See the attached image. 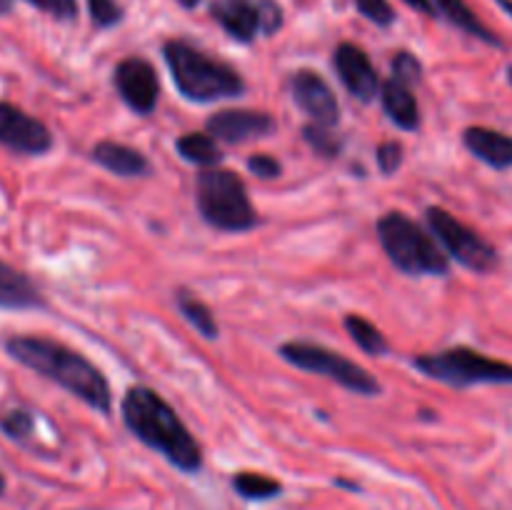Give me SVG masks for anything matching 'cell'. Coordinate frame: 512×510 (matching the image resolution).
Here are the masks:
<instances>
[{"mask_svg":"<svg viewBox=\"0 0 512 510\" xmlns=\"http://www.w3.org/2000/svg\"><path fill=\"white\" fill-rule=\"evenodd\" d=\"M283 360L290 365L308 373L325 375V378L335 380L343 388L353 390L358 395H378L380 383L363 368V365L353 363L345 355L335 353V350L323 348V345L305 343V340H293V343H283L278 350Z\"/></svg>","mask_w":512,"mask_h":510,"instance_id":"7","label":"cell"},{"mask_svg":"<svg viewBox=\"0 0 512 510\" xmlns=\"http://www.w3.org/2000/svg\"><path fill=\"white\" fill-rule=\"evenodd\" d=\"M28 3L58 20H73L75 13H78V3L75 0H28Z\"/></svg>","mask_w":512,"mask_h":510,"instance_id":"29","label":"cell"},{"mask_svg":"<svg viewBox=\"0 0 512 510\" xmlns=\"http://www.w3.org/2000/svg\"><path fill=\"white\" fill-rule=\"evenodd\" d=\"M380 103H383L385 113L390 115L398 128L403 130H418L420 125V108L415 95L410 93V85L398 83L395 78L385 80L380 85Z\"/></svg>","mask_w":512,"mask_h":510,"instance_id":"17","label":"cell"},{"mask_svg":"<svg viewBox=\"0 0 512 510\" xmlns=\"http://www.w3.org/2000/svg\"><path fill=\"white\" fill-rule=\"evenodd\" d=\"M303 138L305 143H308L315 153L323 155V158H335V155L343 150V140L333 133V128H325V125H305Z\"/></svg>","mask_w":512,"mask_h":510,"instance_id":"24","label":"cell"},{"mask_svg":"<svg viewBox=\"0 0 512 510\" xmlns=\"http://www.w3.org/2000/svg\"><path fill=\"white\" fill-rule=\"evenodd\" d=\"M415 368L443 383L478 385V383H512V365L488 358L473 348H450L415 358Z\"/></svg>","mask_w":512,"mask_h":510,"instance_id":"6","label":"cell"},{"mask_svg":"<svg viewBox=\"0 0 512 510\" xmlns=\"http://www.w3.org/2000/svg\"><path fill=\"white\" fill-rule=\"evenodd\" d=\"M465 148L483 163L493 165V168L505 170L512 168V138L500 133V130L483 128V125H473L465 130L463 135Z\"/></svg>","mask_w":512,"mask_h":510,"instance_id":"15","label":"cell"},{"mask_svg":"<svg viewBox=\"0 0 512 510\" xmlns=\"http://www.w3.org/2000/svg\"><path fill=\"white\" fill-rule=\"evenodd\" d=\"M508 80H510V85H512V65H510V70H508Z\"/></svg>","mask_w":512,"mask_h":510,"instance_id":"37","label":"cell"},{"mask_svg":"<svg viewBox=\"0 0 512 510\" xmlns=\"http://www.w3.org/2000/svg\"><path fill=\"white\" fill-rule=\"evenodd\" d=\"M120 410H123V420L130 433L153 450L163 453L175 468H180L183 473L200 470L203 450H200L198 440L190 435L178 413L155 390L135 385L125 393Z\"/></svg>","mask_w":512,"mask_h":510,"instance_id":"2","label":"cell"},{"mask_svg":"<svg viewBox=\"0 0 512 510\" xmlns=\"http://www.w3.org/2000/svg\"><path fill=\"white\" fill-rule=\"evenodd\" d=\"M333 65L350 95H355L363 103H370L378 95L383 83H380L378 73H375L373 63L363 48L353 43H340L333 53Z\"/></svg>","mask_w":512,"mask_h":510,"instance_id":"13","label":"cell"},{"mask_svg":"<svg viewBox=\"0 0 512 510\" xmlns=\"http://www.w3.org/2000/svg\"><path fill=\"white\" fill-rule=\"evenodd\" d=\"M275 130V120L260 110H220L208 120V133L225 143H248Z\"/></svg>","mask_w":512,"mask_h":510,"instance_id":"14","label":"cell"},{"mask_svg":"<svg viewBox=\"0 0 512 510\" xmlns=\"http://www.w3.org/2000/svg\"><path fill=\"white\" fill-rule=\"evenodd\" d=\"M198 208L205 223L225 233H243L258 225V213L250 203L243 178L233 170L205 168L195 183Z\"/></svg>","mask_w":512,"mask_h":510,"instance_id":"4","label":"cell"},{"mask_svg":"<svg viewBox=\"0 0 512 510\" xmlns=\"http://www.w3.org/2000/svg\"><path fill=\"white\" fill-rule=\"evenodd\" d=\"M180 5H185V8H195V5L200 3V0H178Z\"/></svg>","mask_w":512,"mask_h":510,"instance_id":"35","label":"cell"},{"mask_svg":"<svg viewBox=\"0 0 512 510\" xmlns=\"http://www.w3.org/2000/svg\"><path fill=\"white\" fill-rule=\"evenodd\" d=\"M115 88H118L120 98L125 100L130 110H135L138 115H150L158 105L160 95V83L155 68L145 58H125L120 60L118 68H115Z\"/></svg>","mask_w":512,"mask_h":510,"instance_id":"10","label":"cell"},{"mask_svg":"<svg viewBox=\"0 0 512 510\" xmlns=\"http://www.w3.org/2000/svg\"><path fill=\"white\" fill-rule=\"evenodd\" d=\"M178 153L183 155L188 163L200 165V168H213L223 160V153H220L218 143H215L213 135L205 133H188L178 140Z\"/></svg>","mask_w":512,"mask_h":510,"instance_id":"21","label":"cell"},{"mask_svg":"<svg viewBox=\"0 0 512 510\" xmlns=\"http://www.w3.org/2000/svg\"><path fill=\"white\" fill-rule=\"evenodd\" d=\"M93 160L105 170L123 178H145L150 175V163L140 150L130 145L115 143V140H100L93 148Z\"/></svg>","mask_w":512,"mask_h":510,"instance_id":"16","label":"cell"},{"mask_svg":"<svg viewBox=\"0 0 512 510\" xmlns=\"http://www.w3.org/2000/svg\"><path fill=\"white\" fill-rule=\"evenodd\" d=\"M403 3H408L410 8L420 10V13H425V15H433L435 13V5L430 3V0H403Z\"/></svg>","mask_w":512,"mask_h":510,"instance_id":"32","label":"cell"},{"mask_svg":"<svg viewBox=\"0 0 512 510\" xmlns=\"http://www.w3.org/2000/svg\"><path fill=\"white\" fill-rule=\"evenodd\" d=\"M400 163H403V145H400L398 140H388V143L380 145L378 165L385 175L395 173V170L400 168Z\"/></svg>","mask_w":512,"mask_h":510,"instance_id":"30","label":"cell"},{"mask_svg":"<svg viewBox=\"0 0 512 510\" xmlns=\"http://www.w3.org/2000/svg\"><path fill=\"white\" fill-rule=\"evenodd\" d=\"M420 73H423V65H420V60L415 58V55L398 53L393 58V78L398 80V83H405V85L418 83Z\"/></svg>","mask_w":512,"mask_h":510,"instance_id":"26","label":"cell"},{"mask_svg":"<svg viewBox=\"0 0 512 510\" xmlns=\"http://www.w3.org/2000/svg\"><path fill=\"white\" fill-rule=\"evenodd\" d=\"M345 328H348V333L353 335L358 348L365 350V353L385 355L390 350L388 340H385V335L380 333L378 325L365 320L363 315H348V318H345Z\"/></svg>","mask_w":512,"mask_h":510,"instance_id":"22","label":"cell"},{"mask_svg":"<svg viewBox=\"0 0 512 510\" xmlns=\"http://www.w3.org/2000/svg\"><path fill=\"white\" fill-rule=\"evenodd\" d=\"M0 430L5 438L25 440L33 433V415L25 408H10L0 415Z\"/></svg>","mask_w":512,"mask_h":510,"instance_id":"25","label":"cell"},{"mask_svg":"<svg viewBox=\"0 0 512 510\" xmlns=\"http://www.w3.org/2000/svg\"><path fill=\"white\" fill-rule=\"evenodd\" d=\"M165 63L180 93L198 103H210L220 98H235L245 90L243 78L235 68L208 53L198 50L185 40L165 43Z\"/></svg>","mask_w":512,"mask_h":510,"instance_id":"3","label":"cell"},{"mask_svg":"<svg viewBox=\"0 0 512 510\" xmlns=\"http://www.w3.org/2000/svg\"><path fill=\"white\" fill-rule=\"evenodd\" d=\"M498 5L512 18V0H498Z\"/></svg>","mask_w":512,"mask_h":510,"instance_id":"33","label":"cell"},{"mask_svg":"<svg viewBox=\"0 0 512 510\" xmlns=\"http://www.w3.org/2000/svg\"><path fill=\"white\" fill-rule=\"evenodd\" d=\"M248 168H250V173L258 175V178H265V180L278 178V175L283 173V165H280L273 155H265V153L253 155V158L248 160Z\"/></svg>","mask_w":512,"mask_h":510,"instance_id":"31","label":"cell"},{"mask_svg":"<svg viewBox=\"0 0 512 510\" xmlns=\"http://www.w3.org/2000/svg\"><path fill=\"white\" fill-rule=\"evenodd\" d=\"M175 305L183 313V318L198 330L205 338H218V323H215V315L210 313L208 305L198 298L195 293H190L188 288H180L175 293Z\"/></svg>","mask_w":512,"mask_h":510,"instance_id":"20","label":"cell"},{"mask_svg":"<svg viewBox=\"0 0 512 510\" xmlns=\"http://www.w3.org/2000/svg\"><path fill=\"white\" fill-rule=\"evenodd\" d=\"M5 350L20 365L58 383L90 408L100 413H110L113 408V393L105 375L78 350L40 335H13L5 340Z\"/></svg>","mask_w":512,"mask_h":510,"instance_id":"1","label":"cell"},{"mask_svg":"<svg viewBox=\"0 0 512 510\" xmlns=\"http://www.w3.org/2000/svg\"><path fill=\"white\" fill-rule=\"evenodd\" d=\"M355 5H358V10L365 18L378 25H390L395 20V13L388 0H355Z\"/></svg>","mask_w":512,"mask_h":510,"instance_id":"28","label":"cell"},{"mask_svg":"<svg viewBox=\"0 0 512 510\" xmlns=\"http://www.w3.org/2000/svg\"><path fill=\"white\" fill-rule=\"evenodd\" d=\"M10 8H13V0H0V15L8 13Z\"/></svg>","mask_w":512,"mask_h":510,"instance_id":"34","label":"cell"},{"mask_svg":"<svg viewBox=\"0 0 512 510\" xmlns=\"http://www.w3.org/2000/svg\"><path fill=\"white\" fill-rule=\"evenodd\" d=\"M88 10L98 28H110V25H115L123 18V10H120L115 0H88Z\"/></svg>","mask_w":512,"mask_h":510,"instance_id":"27","label":"cell"},{"mask_svg":"<svg viewBox=\"0 0 512 510\" xmlns=\"http://www.w3.org/2000/svg\"><path fill=\"white\" fill-rule=\"evenodd\" d=\"M210 15L240 43H250L258 33H275L283 23V10L273 0H215Z\"/></svg>","mask_w":512,"mask_h":510,"instance_id":"9","label":"cell"},{"mask_svg":"<svg viewBox=\"0 0 512 510\" xmlns=\"http://www.w3.org/2000/svg\"><path fill=\"white\" fill-rule=\"evenodd\" d=\"M0 145L20 155H43L53 148V135L18 105L0 103Z\"/></svg>","mask_w":512,"mask_h":510,"instance_id":"11","label":"cell"},{"mask_svg":"<svg viewBox=\"0 0 512 510\" xmlns=\"http://www.w3.org/2000/svg\"><path fill=\"white\" fill-rule=\"evenodd\" d=\"M40 305H43V298L33 280L0 260V308L25 310L40 308Z\"/></svg>","mask_w":512,"mask_h":510,"instance_id":"18","label":"cell"},{"mask_svg":"<svg viewBox=\"0 0 512 510\" xmlns=\"http://www.w3.org/2000/svg\"><path fill=\"white\" fill-rule=\"evenodd\" d=\"M290 90H293L295 103L313 118V123L325 125V128H335L338 125L340 105L335 100L330 85L318 73H313V70H298L290 78Z\"/></svg>","mask_w":512,"mask_h":510,"instance_id":"12","label":"cell"},{"mask_svg":"<svg viewBox=\"0 0 512 510\" xmlns=\"http://www.w3.org/2000/svg\"><path fill=\"white\" fill-rule=\"evenodd\" d=\"M233 488L248 500H270L283 490L278 480L268 478L260 473H238L233 478Z\"/></svg>","mask_w":512,"mask_h":510,"instance_id":"23","label":"cell"},{"mask_svg":"<svg viewBox=\"0 0 512 510\" xmlns=\"http://www.w3.org/2000/svg\"><path fill=\"white\" fill-rule=\"evenodd\" d=\"M378 238L390 263L408 275H445L448 258L428 230L405 213H388L378 220Z\"/></svg>","mask_w":512,"mask_h":510,"instance_id":"5","label":"cell"},{"mask_svg":"<svg viewBox=\"0 0 512 510\" xmlns=\"http://www.w3.org/2000/svg\"><path fill=\"white\" fill-rule=\"evenodd\" d=\"M435 10H440L450 23L458 25V28L465 30V33L475 35V38L485 40V43L490 45H500V40L495 38L483 23H480L478 15L465 5V0H435Z\"/></svg>","mask_w":512,"mask_h":510,"instance_id":"19","label":"cell"},{"mask_svg":"<svg viewBox=\"0 0 512 510\" xmlns=\"http://www.w3.org/2000/svg\"><path fill=\"white\" fill-rule=\"evenodd\" d=\"M428 225L443 250H448L460 265L475 273H490L498 265V250L480 233L460 223L445 208H428Z\"/></svg>","mask_w":512,"mask_h":510,"instance_id":"8","label":"cell"},{"mask_svg":"<svg viewBox=\"0 0 512 510\" xmlns=\"http://www.w3.org/2000/svg\"><path fill=\"white\" fill-rule=\"evenodd\" d=\"M5 493V478H3V473H0V495Z\"/></svg>","mask_w":512,"mask_h":510,"instance_id":"36","label":"cell"}]
</instances>
